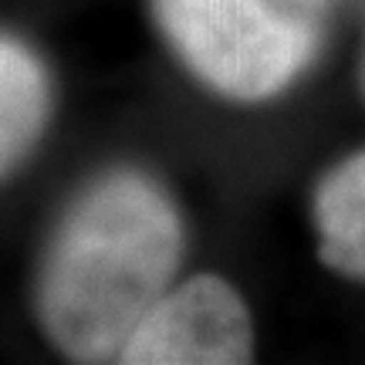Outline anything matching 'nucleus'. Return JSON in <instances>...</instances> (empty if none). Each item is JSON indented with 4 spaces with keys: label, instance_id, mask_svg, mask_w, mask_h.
Returning <instances> with one entry per match:
<instances>
[{
    "label": "nucleus",
    "instance_id": "nucleus-5",
    "mask_svg": "<svg viewBox=\"0 0 365 365\" xmlns=\"http://www.w3.org/2000/svg\"><path fill=\"white\" fill-rule=\"evenodd\" d=\"M314 223L325 264L365 277V153L328 173L314 200Z\"/></svg>",
    "mask_w": 365,
    "mask_h": 365
},
{
    "label": "nucleus",
    "instance_id": "nucleus-1",
    "mask_svg": "<svg viewBox=\"0 0 365 365\" xmlns=\"http://www.w3.org/2000/svg\"><path fill=\"white\" fill-rule=\"evenodd\" d=\"M186 230L170 190L135 166L91 176L58 213L31 277V314L68 362H118L180 277Z\"/></svg>",
    "mask_w": 365,
    "mask_h": 365
},
{
    "label": "nucleus",
    "instance_id": "nucleus-2",
    "mask_svg": "<svg viewBox=\"0 0 365 365\" xmlns=\"http://www.w3.org/2000/svg\"><path fill=\"white\" fill-rule=\"evenodd\" d=\"M173 58L203 88L271 102L314 61L331 0H149Z\"/></svg>",
    "mask_w": 365,
    "mask_h": 365
},
{
    "label": "nucleus",
    "instance_id": "nucleus-3",
    "mask_svg": "<svg viewBox=\"0 0 365 365\" xmlns=\"http://www.w3.org/2000/svg\"><path fill=\"white\" fill-rule=\"evenodd\" d=\"M250 359V308L220 274L176 277L118 352L125 365H237Z\"/></svg>",
    "mask_w": 365,
    "mask_h": 365
},
{
    "label": "nucleus",
    "instance_id": "nucleus-4",
    "mask_svg": "<svg viewBox=\"0 0 365 365\" xmlns=\"http://www.w3.org/2000/svg\"><path fill=\"white\" fill-rule=\"evenodd\" d=\"M58 81L48 58L21 34L0 31V182H7L48 139Z\"/></svg>",
    "mask_w": 365,
    "mask_h": 365
}]
</instances>
